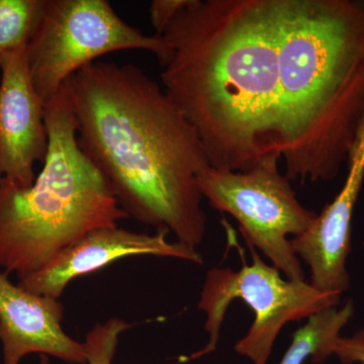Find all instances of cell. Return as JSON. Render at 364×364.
Segmentation results:
<instances>
[{
	"label": "cell",
	"instance_id": "obj_1",
	"mask_svg": "<svg viewBox=\"0 0 364 364\" xmlns=\"http://www.w3.org/2000/svg\"><path fill=\"white\" fill-rule=\"evenodd\" d=\"M162 37L163 90L210 167L336 178L364 124V1L193 0Z\"/></svg>",
	"mask_w": 364,
	"mask_h": 364
},
{
	"label": "cell",
	"instance_id": "obj_2",
	"mask_svg": "<svg viewBox=\"0 0 364 364\" xmlns=\"http://www.w3.org/2000/svg\"><path fill=\"white\" fill-rule=\"evenodd\" d=\"M78 143L139 222L188 247L205 239L200 136L159 83L132 64L97 61L68 81Z\"/></svg>",
	"mask_w": 364,
	"mask_h": 364
},
{
	"label": "cell",
	"instance_id": "obj_3",
	"mask_svg": "<svg viewBox=\"0 0 364 364\" xmlns=\"http://www.w3.org/2000/svg\"><path fill=\"white\" fill-rule=\"evenodd\" d=\"M45 122L48 152L32 186L0 179V269L18 279L93 230L129 218L79 145L67 82L46 102Z\"/></svg>",
	"mask_w": 364,
	"mask_h": 364
},
{
	"label": "cell",
	"instance_id": "obj_4",
	"mask_svg": "<svg viewBox=\"0 0 364 364\" xmlns=\"http://www.w3.org/2000/svg\"><path fill=\"white\" fill-rule=\"evenodd\" d=\"M250 248L252 263L239 270L215 267L208 270L198 306L207 316L208 342L200 350L182 358V363L213 353L219 343L227 310L241 299L253 311L254 322L247 334L235 344V351L252 364H267L282 328L308 318L325 309L337 306L341 296L325 294L306 280L284 279Z\"/></svg>",
	"mask_w": 364,
	"mask_h": 364
},
{
	"label": "cell",
	"instance_id": "obj_5",
	"mask_svg": "<svg viewBox=\"0 0 364 364\" xmlns=\"http://www.w3.org/2000/svg\"><path fill=\"white\" fill-rule=\"evenodd\" d=\"M124 50L152 53L160 64L168 53L164 38L144 35L107 0H44L26 47L33 87L45 105L81 69Z\"/></svg>",
	"mask_w": 364,
	"mask_h": 364
},
{
	"label": "cell",
	"instance_id": "obj_6",
	"mask_svg": "<svg viewBox=\"0 0 364 364\" xmlns=\"http://www.w3.org/2000/svg\"><path fill=\"white\" fill-rule=\"evenodd\" d=\"M279 163L265 161L247 171L208 167L198 177L203 198L232 215L249 247L261 251L289 280H305L291 238L305 233L317 214L299 202Z\"/></svg>",
	"mask_w": 364,
	"mask_h": 364
},
{
	"label": "cell",
	"instance_id": "obj_7",
	"mask_svg": "<svg viewBox=\"0 0 364 364\" xmlns=\"http://www.w3.org/2000/svg\"><path fill=\"white\" fill-rule=\"evenodd\" d=\"M167 236L164 231L138 233L117 226L93 230L61 251L42 269L18 279V284L33 294L59 299L74 279L123 258L156 256L203 264L202 255L196 249L169 241Z\"/></svg>",
	"mask_w": 364,
	"mask_h": 364
},
{
	"label": "cell",
	"instance_id": "obj_8",
	"mask_svg": "<svg viewBox=\"0 0 364 364\" xmlns=\"http://www.w3.org/2000/svg\"><path fill=\"white\" fill-rule=\"evenodd\" d=\"M26 47L0 59V172L26 188L35 181L33 167L48 152L45 105L33 87Z\"/></svg>",
	"mask_w": 364,
	"mask_h": 364
},
{
	"label": "cell",
	"instance_id": "obj_9",
	"mask_svg": "<svg viewBox=\"0 0 364 364\" xmlns=\"http://www.w3.org/2000/svg\"><path fill=\"white\" fill-rule=\"evenodd\" d=\"M347 163L348 173L338 195L305 233L291 239L294 252L310 268V284L322 293L340 296L350 286L346 262L352 217L364 181V124Z\"/></svg>",
	"mask_w": 364,
	"mask_h": 364
},
{
	"label": "cell",
	"instance_id": "obj_10",
	"mask_svg": "<svg viewBox=\"0 0 364 364\" xmlns=\"http://www.w3.org/2000/svg\"><path fill=\"white\" fill-rule=\"evenodd\" d=\"M9 277L0 272L2 364H21L30 354L87 363L85 342L72 338L62 327L64 306L59 299L26 291Z\"/></svg>",
	"mask_w": 364,
	"mask_h": 364
},
{
	"label": "cell",
	"instance_id": "obj_11",
	"mask_svg": "<svg viewBox=\"0 0 364 364\" xmlns=\"http://www.w3.org/2000/svg\"><path fill=\"white\" fill-rule=\"evenodd\" d=\"M354 306L347 301L341 308L331 306L308 318L294 333L293 341L279 364L323 363L333 355V347L340 332L353 317Z\"/></svg>",
	"mask_w": 364,
	"mask_h": 364
},
{
	"label": "cell",
	"instance_id": "obj_12",
	"mask_svg": "<svg viewBox=\"0 0 364 364\" xmlns=\"http://www.w3.org/2000/svg\"><path fill=\"white\" fill-rule=\"evenodd\" d=\"M44 0H0V59L28 46L39 25Z\"/></svg>",
	"mask_w": 364,
	"mask_h": 364
},
{
	"label": "cell",
	"instance_id": "obj_13",
	"mask_svg": "<svg viewBox=\"0 0 364 364\" xmlns=\"http://www.w3.org/2000/svg\"><path fill=\"white\" fill-rule=\"evenodd\" d=\"M129 328L130 324L119 318H112L93 326L85 340L86 364H112L119 337Z\"/></svg>",
	"mask_w": 364,
	"mask_h": 364
},
{
	"label": "cell",
	"instance_id": "obj_14",
	"mask_svg": "<svg viewBox=\"0 0 364 364\" xmlns=\"http://www.w3.org/2000/svg\"><path fill=\"white\" fill-rule=\"evenodd\" d=\"M193 0H154L150 4L151 25L154 28L155 36L162 37L172 21Z\"/></svg>",
	"mask_w": 364,
	"mask_h": 364
},
{
	"label": "cell",
	"instance_id": "obj_15",
	"mask_svg": "<svg viewBox=\"0 0 364 364\" xmlns=\"http://www.w3.org/2000/svg\"><path fill=\"white\" fill-rule=\"evenodd\" d=\"M333 355L342 364H364V330L350 337L340 336L333 347Z\"/></svg>",
	"mask_w": 364,
	"mask_h": 364
},
{
	"label": "cell",
	"instance_id": "obj_16",
	"mask_svg": "<svg viewBox=\"0 0 364 364\" xmlns=\"http://www.w3.org/2000/svg\"><path fill=\"white\" fill-rule=\"evenodd\" d=\"M40 364H51V363H50V360H49V358H48V356L41 355L40 356Z\"/></svg>",
	"mask_w": 364,
	"mask_h": 364
},
{
	"label": "cell",
	"instance_id": "obj_17",
	"mask_svg": "<svg viewBox=\"0 0 364 364\" xmlns=\"http://www.w3.org/2000/svg\"><path fill=\"white\" fill-rule=\"evenodd\" d=\"M1 172H0V179H1Z\"/></svg>",
	"mask_w": 364,
	"mask_h": 364
}]
</instances>
